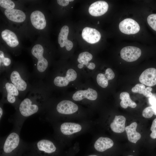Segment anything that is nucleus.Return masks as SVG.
I'll use <instances>...</instances> for the list:
<instances>
[{
  "instance_id": "31",
  "label": "nucleus",
  "mask_w": 156,
  "mask_h": 156,
  "mask_svg": "<svg viewBox=\"0 0 156 156\" xmlns=\"http://www.w3.org/2000/svg\"><path fill=\"white\" fill-rule=\"evenodd\" d=\"M149 102L154 112V114L156 115V97L153 95L149 98Z\"/></svg>"
},
{
  "instance_id": "26",
  "label": "nucleus",
  "mask_w": 156,
  "mask_h": 156,
  "mask_svg": "<svg viewBox=\"0 0 156 156\" xmlns=\"http://www.w3.org/2000/svg\"><path fill=\"white\" fill-rule=\"evenodd\" d=\"M0 5L1 7L7 9H13L15 6L14 2L10 0H0Z\"/></svg>"
},
{
  "instance_id": "29",
  "label": "nucleus",
  "mask_w": 156,
  "mask_h": 156,
  "mask_svg": "<svg viewBox=\"0 0 156 156\" xmlns=\"http://www.w3.org/2000/svg\"><path fill=\"white\" fill-rule=\"evenodd\" d=\"M0 64L3 63L6 66H8L11 63L10 59L8 57H5L4 53L1 51H0Z\"/></svg>"
},
{
  "instance_id": "9",
  "label": "nucleus",
  "mask_w": 156,
  "mask_h": 156,
  "mask_svg": "<svg viewBox=\"0 0 156 156\" xmlns=\"http://www.w3.org/2000/svg\"><path fill=\"white\" fill-rule=\"evenodd\" d=\"M82 36L84 40L90 44H94L98 42L101 38V35L99 31L88 27L83 29Z\"/></svg>"
},
{
  "instance_id": "36",
  "label": "nucleus",
  "mask_w": 156,
  "mask_h": 156,
  "mask_svg": "<svg viewBox=\"0 0 156 156\" xmlns=\"http://www.w3.org/2000/svg\"><path fill=\"white\" fill-rule=\"evenodd\" d=\"M77 66L79 68L81 69L83 67L84 65L82 64H79Z\"/></svg>"
},
{
  "instance_id": "38",
  "label": "nucleus",
  "mask_w": 156,
  "mask_h": 156,
  "mask_svg": "<svg viewBox=\"0 0 156 156\" xmlns=\"http://www.w3.org/2000/svg\"><path fill=\"white\" fill-rule=\"evenodd\" d=\"M68 0V1L69 2V1H74V0Z\"/></svg>"
},
{
  "instance_id": "17",
  "label": "nucleus",
  "mask_w": 156,
  "mask_h": 156,
  "mask_svg": "<svg viewBox=\"0 0 156 156\" xmlns=\"http://www.w3.org/2000/svg\"><path fill=\"white\" fill-rule=\"evenodd\" d=\"M126 120L125 118L123 116H116L113 121L110 124L111 130L116 133L123 132L125 130Z\"/></svg>"
},
{
  "instance_id": "32",
  "label": "nucleus",
  "mask_w": 156,
  "mask_h": 156,
  "mask_svg": "<svg viewBox=\"0 0 156 156\" xmlns=\"http://www.w3.org/2000/svg\"><path fill=\"white\" fill-rule=\"evenodd\" d=\"M105 75L108 80L113 79L115 77L114 73L110 68L106 69Z\"/></svg>"
},
{
  "instance_id": "4",
  "label": "nucleus",
  "mask_w": 156,
  "mask_h": 156,
  "mask_svg": "<svg viewBox=\"0 0 156 156\" xmlns=\"http://www.w3.org/2000/svg\"><path fill=\"white\" fill-rule=\"evenodd\" d=\"M121 57L127 62H132L137 60L140 56L141 49L136 47L129 46L123 48L120 51Z\"/></svg>"
},
{
  "instance_id": "5",
  "label": "nucleus",
  "mask_w": 156,
  "mask_h": 156,
  "mask_svg": "<svg viewBox=\"0 0 156 156\" xmlns=\"http://www.w3.org/2000/svg\"><path fill=\"white\" fill-rule=\"evenodd\" d=\"M140 82L149 87L156 85V69L149 68L144 70L140 75Z\"/></svg>"
},
{
  "instance_id": "19",
  "label": "nucleus",
  "mask_w": 156,
  "mask_h": 156,
  "mask_svg": "<svg viewBox=\"0 0 156 156\" xmlns=\"http://www.w3.org/2000/svg\"><path fill=\"white\" fill-rule=\"evenodd\" d=\"M3 39L10 47H14L19 44L17 36L13 32L8 29H5L1 32Z\"/></svg>"
},
{
  "instance_id": "37",
  "label": "nucleus",
  "mask_w": 156,
  "mask_h": 156,
  "mask_svg": "<svg viewBox=\"0 0 156 156\" xmlns=\"http://www.w3.org/2000/svg\"><path fill=\"white\" fill-rule=\"evenodd\" d=\"M88 156H98L96 155H89Z\"/></svg>"
},
{
  "instance_id": "2",
  "label": "nucleus",
  "mask_w": 156,
  "mask_h": 156,
  "mask_svg": "<svg viewBox=\"0 0 156 156\" xmlns=\"http://www.w3.org/2000/svg\"><path fill=\"white\" fill-rule=\"evenodd\" d=\"M32 55L37 59V69L40 72H43L47 68L48 66L47 60L43 56L44 49L39 44L34 45L31 49Z\"/></svg>"
},
{
  "instance_id": "15",
  "label": "nucleus",
  "mask_w": 156,
  "mask_h": 156,
  "mask_svg": "<svg viewBox=\"0 0 156 156\" xmlns=\"http://www.w3.org/2000/svg\"><path fill=\"white\" fill-rule=\"evenodd\" d=\"M5 14L10 20L14 22L20 23L24 21L26 15L22 11L15 9H6Z\"/></svg>"
},
{
  "instance_id": "7",
  "label": "nucleus",
  "mask_w": 156,
  "mask_h": 156,
  "mask_svg": "<svg viewBox=\"0 0 156 156\" xmlns=\"http://www.w3.org/2000/svg\"><path fill=\"white\" fill-rule=\"evenodd\" d=\"M77 73L72 68L68 69L65 77L57 76L54 79L53 82L56 86L59 87L67 86L70 81H73L76 79Z\"/></svg>"
},
{
  "instance_id": "30",
  "label": "nucleus",
  "mask_w": 156,
  "mask_h": 156,
  "mask_svg": "<svg viewBox=\"0 0 156 156\" xmlns=\"http://www.w3.org/2000/svg\"><path fill=\"white\" fill-rule=\"evenodd\" d=\"M150 130L152 131L150 137L153 139L156 138V118L152 122Z\"/></svg>"
},
{
  "instance_id": "40",
  "label": "nucleus",
  "mask_w": 156,
  "mask_h": 156,
  "mask_svg": "<svg viewBox=\"0 0 156 156\" xmlns=\"http://www.w3.org/2000/svg\"><path fill=\"white\" fill-rule=\"evenodd\" d=\"M98 24H99V21H98Z\"/></svg>"
},
{
  "instance_id": "11",
  "label": "nucleus",
  "mask_w": 156,
  "mask_h": 156,
  "mask_svg": "<svg viewBox=\"0 0 156 156\" xmlns=\"http://www.w3.org/2000/svg\"><path fill=\"white\" fill-rule=\"evenodd\" d=\"M31 23L34 27L38 29H42L46 26V22L44 15L41 12L36 10L30 16Z\"/></svg>"
},
{
  "instance_id": "16",
  "label": "nucleus",
  "mask_w": 156,
  "mask_h": 156,
  "mask_svg": "<svg viewBox=\"0 0 156 156\" xmlns=\"http://www.w3.org/2000/svg\"><path fill=\"white\" fill-rule=\"evenodd\" d=\"M113 140L107 137H100L95 142L94 147L98 151L103 152L113 146Z\"/></svg>"
},
{
  "instance_id": "34",
  "label": "nucleus",
  "mask_w": 156,
  "mask_h": 156,
  "mask_svg": "<svg viewBox=\"0 0 156 156\" xmlns=\"http://www.w3.org/2000/svg\"><path fill=\"white\" fill-rule=\"evenodd\" d=\"M95 64L92 62L89 63L86 65V66L88 68L91 70L94 69L95 67Z\"/></svg>"
},
{
  "instance_id": "27",
  "label": "nucleus",
  "mask_w": 156,
  "mask_h": 156,
  "mask_svg": "<svg viewBox=\"0 0 156 156\" xmlns=\"http://www.w3.org/2000/svg\"><path fill=\"white\" fill-rule=\"evenodd\" d=\"M147 21L150 27L156 31V14L149 15L147 17Z\"/></svg>"
},
{
  "instance_id": "13",
  "label": "nucleus",
  "mask_w": 156,
  "mask_h": 156,
  "mask_svg": "<svg viewBox=\"0 0 156 156\" xmlns=\"http://www.w3.org/2000/svg\"><path fill=\"white\" fill-rule=\"evenodd\" d=\"M38 149L45 153L51 154L55 152L56 147L52 141L46 139H41L36 143Z\"/></svg>"
},
{
  "instance_id": "21",
  "label": "nucleus",
  "mask_w": 156,
  "mask_h": 156,
  "mask_svg": "<svg viewBox=\"0 0 156 156\" xmlns=\"http://www.w3.org/2000/svg\"><path fill=\"white\" fill-rule=\"evenodd\" d=\"M5 87L7 92V100L10 103H14L16 100L15 96L19 94L18 90L12 83L7 82L5 84Z\"/></svg>"
},
{
  "instance_id": "33",
  "label": "nucleus",
  "mask_w": 156,
  "mask_h": 156,
  "mask_svg": "<svg viewBox=\"0 0 156 156\" xmlns=\"http://www.w3.org/2000/svg\"><path fill=\"white\" fill-rule=\"evenodd\" d=\"M57 1L58 4L63 6L68 5L69 2L68 0H57Z\"/></svg>"
},
{
  "instance_id": "12",
  "label": "nucleus",
  "mask_w": 156,
  "mask_h": 156,
  "mask_svg": "<svg viewBox=\"0 0 156 156\" xmlns=\"http://www.w3.org/2000/svg\"><path fill=\"white\" fill-rule=\"evenodd\" d=\"M69 28L67 25L63 26L61 29L58 37V43L61 47L65 46L67 51L70 50L73 47L72 42L68 39Z\"/></svg>"
},
{
  "instance_id": "39",
  "label": "nucleus",
  "mask_w": 156,
  "mask_h": 156,
  "mask_svg": "<svg viewBox=\"0 0 156 156\" xmlns=\"http://www.w3.org/2000/svg\"><path fill=\"white\" fill-rule=\"evenodd\" d=\"M127 156H134L131 155H128Z\"/></svg>"
},
{
  "instance_id": "3",
  "label": "nucleus",
  "mask_w": 156,
  "mask_h": 156,
  "mask_svg": "<svg viewBox=\"0 0 156 156\" xmlns=\"http://www.w3.org/2000/svg\"><path fill=\"white\" fill-rule=\"evenodd\" d=\"M119 27L122 32L128 35L135 34L140 30V26L138 23L130 18L125 19L121 21Z\"/></svg>"
},
{
  "instance_id": "24",
  "label": "nucleus",
  "mask_w": 156,
  "mask_h": 156,
  "mask_svg": "<svg viewBox=\"0 0 156 156\" xmlns=\"http://www.w3.org/2000/svg\"><path fill=\"white\" fill-rule=\"evenodd\" d=\"M92 58V55L91 54L88 52H84L79 54L77 61L80 64L86 66Z\"/></svg>"
},
{
  "instance_id": "8",
  "label": "nucleus",
  "mask_w": 156,
  "mask_h": 156,
  "mask_svg": "<svg viewBox=\"0 0 156 156\" xmlns=\"http://www.w3.org/2000/svg\"><path fill=\"white\" fill-rule=\"evenodd\" d=\"M108 8V3L105 1H99L92 3L89 7V12L94 16H99L105 14Z\"/></svg>"
},
{
  "instance_id": "35",
  "label": "nucleus",
  "mask_w": 156,
  "mask_h": 156,
  "mask_svg": "<svg viewBox=\"0 0 156 156\" xmlns=\"http://www.w3.org/2000/svg\"><path fill=\"white\" fill-rule=\"evenodd\" d=\"M3 110L1 107H0V120H1L2 116L3 115Z\"/></svg>"
},
{
  "instance_id": "28",
  "label": "nucleus",
  "mask_w": 156,
  "mask_h": 156,
  "mask_svg": "<svg viewBox=\"0 0 156 156\" xmlns=\"http://www.w3.org/2000/svg\"><path fill=\"white\" fill-rule=\"evenodd\" d=\"M154 114V112L151 106H149L145 108L142 112V115L146 118H151Z\"/></svg>"
},
{
  "instance_id": "23",
  "label": "nucleus",
  "mask_w": 156,
  "mask_h": 156,
  "mask_svg": "<svg viewBox=\"0 0 156 156\" xmlns=\"http://www.w3.org/2000/svg\"><path fill=\"white\" fill-rule=\"evenodd\" d=\"M152 90V88L151 87L145 88L144 85L141 83L136 84L131 89L133 92L142 94L146 97H150L153 95L151 92Z\"/></svg>"
},
{
  "instance_id": "18",
  "label": "nucleus",
  "mask_w": 156,
  "mask_h": 156,
  "mask_svg": "<svg viewBox=\"0 0 156 156\" xmlns=\"http://www.w3.org/2000/svg\"><path fill=\"white\" fill-rule=\"evenodd\" d=\"M137 125V123L134 122L125 127L128 140L133 143H136L141 138V134L136 131Z\"/></svg>"
},
{
  "instance_id": "20",
  "label": "nucleus",
  "mask_w": 156,
  "mask_h": 156,
  "mask_svg": "<svg viewBox=\"0 0 156 156\" xmlns=\"http://www.w3.org/2000/svg\"><path fill=\"white\" fill-rule=\"evenodd\" d=\"M10 78L12 83L18 90L23 91L26 89L27 83L22 79L18 72L13 71L11 74Z\"/></svg>"
},
{
  "instance_id": "22",
  "label": "nucleus",
  "mask_w": 156,
  "mask_h": 156,
  "mask_svg": "<svg viewBox=\"0 0 156 156\" xmlns=\"http://www.w3.org/2000/svg\"><path fill=\"white\" fill-rule=\"evenodd\" d=\"M120 98L121 100L120 105L124 108H127L128 106L135 108L137 106L136 103L131 99L129 94L127 92H121L120 94Z\"/></svg>"
},
{
  "instance_id": "1",
  "label": "nucleus",
  "mask_w": 156,
  "mask_h": 156,
  "mask_svg": "<svg viewBox=\"0 0 156 156\" xmlns=\"http://www.w3.org/2000/svg\"><path fill=\"white\" fill-rule=\"evenodd\" d=\"M18 130L11 132L3 140V152L9 154L20 146L22 143ZM19 131V130H18Z\"/></svg>"
},
{
  "instance_id": "14",
  "label": "nucleus",
  "mask_w": 156,
  "mask_h": 156,
  "mask_svg": "<svg viewBox=\"0 0 156 156\" xmlns=\"http://www.w3.org/2000/svg\"><path fill=\"white\" fill-rule=\"evenodd\" d=\"M82 129L81 126L77 123L65 122L60 127L61 133L64 135H68L80 131Z\"/></svg>"
},
{
  "instance_id": "25",
  "label": "nucleus",
  "mask_w": 156,
  "mask_h": 156,
  "mask_svg": "<svg viewBox=\"0 0 156 156\" xmlns=\"http://www.w3.org/2000/svg\"><path fill=\"white\" fill-rule=\"evenodd\" d=\"M96 81L98 84L103 88H105L108 86V80L105 74L100 73L96 77Z\"/></svg>"
},
{
  "instance_id": "10",
  "label": "nucleus",
  "mask_w": 156,
  "mask_h": 156,
  "mask_svg": "<svg viewBox=\"0 0 156 156\" xmlns=\"http://www.w3.org/2000/svg\"><path fill=\"white\" fill-rule=\"evenodd\" d=\"M97 92L94 90L89 88L86 90L77 91L73 94L72 98L75 101H80L85 98L94 101L97 99Z\"/></svg>"
},
{
  "instance_id": "6",
  "label": "nucleus",
  "mask_w": 156,
  "mask_h": 156,
  "mask_svg": "<svg viewBox=\"0 0 156 156\" xmlns=\"http://www.w3.org/2000/svg\"><path fill=\"white\" fill-rule=\"evenodd\" d=\"M78 109L77 105L69 100H63L57 105L56 109L59 113L62 114H70L76 112Z\"/></svg>"
}]
</instances>
